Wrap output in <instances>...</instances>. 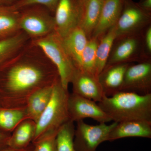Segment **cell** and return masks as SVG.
Returning <instances> with one entry per match:
<instances>
[{
	"label": "cell",
	"instance_id": "d6986e66",
	"mask_svg": "<svg viewBox=\"0 0 151 151\" xmlns=\"http://www.w3.org/2000/svg\"><path fill=\"white\" fill-rule=\"evenodd\" d=\"M28 36L22 31L0 40V65L15 56L27 40Z\"/></svg>",
	"mask_w": 151,
	"mask_h": 151
},
{
	"label": "cell",
	"instance_id": "d4e9b609",
	"mask_svg": "<svg viewBox=\"0 0 151 151\" xmlns=\"http://www.w3.org/2000/svg\"><path fill=\"white\" fill-rule=\"evenodd\" d=\"M99 40L100 39L96 38H91L88 40L82 53L81 67L79 70H84L97 76L95 63L96 52Z\"/></svg>",
	"mask_w": 151,
	"mask_h": 151
},
{
	"label": "cell",
	"instance_id": "9c48e42d",
	"mask_svg": "<svg viewBox=\"0 0 151 151\" xmlns=\"http://www.w3.org/2000/svg\"><path fill=\"white\" fill-rule=\"evenodd\" d=\"M84 6L81 0H60L54 11V32L63 38L79 27Z\"/></svg>",
	"mask_w": 151,
	"mask_h": 151
},
{
	"label": "cell",
	"instance_id": "e575fe53",
	"mask_svg": "<svg viewBox=\"0 0 151 151\" xmlns=\"http://www.w3.org/2000/svg\"></svg>",
	"mask_w": 151,
	"mask_h": 151
},
{
	"label": "cell",
	"instance_id": "4dcf8cb0",
	"mask_svg": "<svg viewBox=\"0 0 151 151\" xmlns=\"http://www.w3.org/2000/svg\"><path fill=\"white\" fill-rule=\"evenodd\" d=\"M33 144L32 143L28 147L22 150H17V149L12 148L8 147L5 148L1 150L0 151H33Z\"/></svg>",
	"mask_w": 151,
	"mask_h": 151
},
{
	"label": "cell",
	"instance_id": "ffe728a7",
	"mask_svg": "<svg viewBox=\"0 0 151 151\" xmlns=\"http://www.w3.org/2000/svg\"><path fill=\"white\" fill-rule=\"evenodd\" d=\"M104 0H88L84 6V13L80 27L86 34L88 40L97 26L100 19Z\"/></svg>",
	"mask_w": 151,
	"mask_h": 151
},
{
	"label": "cell",
	"instance_id": "5b68a950",
	"mask_svg": "<svg viewBox=\"0 0 151 151\" xmlns=\"http://www.w3.org/2000/svg\"><path fill=\"white\" fill-rule=\"evenodd\" d=\"M145 29L141 32L116 38L106 65L151 60L145 52Z\"/></svg>",
	"mask_w": 151,
	"mask_h": 151
},
{
	"label": "cell",
	"instance_id": "e0dca14e",
	"mask_svg": "<svg viewBox=\"0 0 151 151\" xmlns=\"http://www.w3.org/2000/svg\"><path fill=\"white\" fill-rule=\"evenodd\" d=\"M35 122L27 119L18 125L11 133L8 146L12 148L22 150L32 143L35 130Z\"/></svg>",
	"mask_w": 151,
	"mask_h": 151
},
{
	"label": "cell",
	"instance_id": "6da1fadb",
	"mask_svg": "<svg viewBox=\"0 0 151 151\" xmlns=\"http://www.w3.org/2000/svg\"><path fill=\"white\" fill-rule=\"evenodd\" d=\"M14 57L0 65V103L2 108H24L34 92L53 85L59 74L47 58Z\"/></svg>",
	"mask_w": 151,
	"mask_h": 151
},
{
	"label": "cell",
	"instance_id": "52a82bcc",
	"mask_svg": "<svg viewBox=\"0 0 151 151\" xmlns=\"http://www.w3.org/2000/svg\"><path fill=\"white\" fill-rule=\"evenodd\" d=\"M151 13L133 0H124L121 15L114 26L116 38L141 32L150 25Z\"/></svg>",
	"mask_w": 151,
	"mask_h": 151
},
{
	"label": "cell",
	"instance_id": "9a60e30c",
	"mask_svg": "<svg viewBox=\"0 0 151 151\" xmlns=\"http://www.w3.org/2000/svg\"><path fill=\"white\" fill-rule=\"evenodd\" d=\"M123 3L124 0H104L99 21L91 38L100 39L115 26L121 15Z\"/></svg>",
	"mask_w": 151,
	"mask_h": 151
},
{
	"label": "cell",
	"instance_id": "8fae6325",
	"mask_svg": "<svg viewBox=\"0 0 151 151\" xmlns=\"http://www.w3.org/2000/svg\"><path fill=\"white\" fill-rule=\"evenodd\" d=\"M122 91L140 95L151 94V61L144 60L137 64L131 63L124 76Z\"/></svg>",
	"mask_w": 151,
	"mask_h": 151
},
{
	"label": "cell",
	"instance_id": "d590c367",
	"mask_svg": "<svg viewBox=\"0 0 151 151\" xmlns=\"http://www.w3.org/2000/svg\"><path fill=\"white\" fill-rule=\"evenodd\" d=\"M140 1H142V0H140Z\"/></svg>",
	"mask_w": 151,
	"mask_h": 151
},
{
	"label": "cell",
	"instance_id": "83f0119b",
	"mask_svg": "<svg viewBox=\"0 0 151 151\" xmlns=\"http://www.w3.org/2000/svg\"><path fill=\"white\" fill-rule=\"evenodd\" d=\"M144 43L145 52L147 56L150 57L151 53V26L146 28L144 33Z\"/></svg>",
	"mask_w": 151,
	"mask_h": 151
},
{
	"label": "cell",
	"instance_id": "3957f363",
	"mask_svg": "<svg viewBox=\"0 0 151 151\" xmlns=\"http://www.w3.org/2000/svg\"><path fill=\"white\" fill-rule=\"evenodd\" d=\"M68 89L62 86L60 79L54 83L47 106L36 122L32 143L45 135L57 134L60 129L70 121L68 111Z\"/></svg>",
	"mask_w": 151,
	"mask_h": 151
},
{
	"label": "cell",
	"instance_id": "30bf717a",
	"mask_svg": "<svg viewBox=\"0 0 151 151\" xmlns=\"http://www.w3.org/2000/svg\"><path fill=\"white\" fill-rule=\"evenodd\" d=\"M68 111L70 121L73 122L87 118L99 123L112 121L97 102L73 93L68 96Z\"/></svg>",
	"mask_w": 151,
	"mask_h": 151
},
{
	"label": "cell",
	"instance_id": "44dd1931",
	"mask_svg": "<svg viewBox=\"0 0 151 151\" xmlns=\"http://www.w3.org/2000/svg\"><path fill=\"white\" fill-rule=\"evenodd\" d=\"M19 10L11 6H0V37H8L20 31Z\"/></svg>",
	"mask_w": 151,
	"mask_h": 151
},
{
	"label": "cell",
	"instance_id": "4316f807",
	"mask_svg": "<svg viewBox=\"0 0 151 151\" xmlns=\"http://www.w3.org/2000/svg\"><path fill=\"white\" fill-rule=\"evenodd\" d=\"M57 134L45 135L32 143L34 146L33 151H57Z\"/></svg>",
	"mask_w": 151,
	"mask_h": 151
},
{
	"label": "cell",
	"instance_id": "7a4b0ae2",
	"mask_svg": "<svg viewBox=\"0 0 151 151\" xmlns=\"http://www.w3.org/2000/svg\"><path fill=\"white\" fill-rule=\"evenodd\" d=\"M98 104L113 122L142 120L151 122V94L140 95L121 92L104 96Z\"/></svg>",
	"mask_w": 151,
	"mask_h": 151
},
{
	"label": "cell",
	"instance_id": "f546056e",
	"mask_svg": "<svg viewBox=\"0 0 151 151\" xmlns=\"http://www.w3.org/2000/svg\"><path fill=\"white\" fill-rule=\"evenodd\" d=\"M138 3L143 9L151 13V0H142Z\"/></svg>",
	"mask_w": 151,
	"mask_h": 151
},
{
	"label": "cell",
	"instance_id": "277c9868",
	"mask_svg": "<svg viewBox=\"0 0 151 151\" xmlns=\"http://www.w3.org/2000/svg\"><path fill=\"white\" fill-rule=\"evenodd\" d=\"M33 44L56 67L62 86L68 89L76 68L63 46L62 39L53 32L35 40Z\"/></svg>",
	"mask_w": 151,
	"mask_h": 151
},
{
	"label": "cell",
	"instance_id": "1f68e13d",
	"mask_svg": "<svg viewBox=\"0 0 151 151\" xmlns=\"http://www.w3.org/2000/svg\"><path fill=\"white\" fill-rule=\"evenodd\" d=\"M20 0H0V6H12Z\"/></svg>",
	"mask_w": 151,
	"mask_h": 151
},
{
	"label": "cell",
	"instance_id": "f1b7e54d",
	"mask_svg": "<svg viewBox=\"0 0 151 151\" xmlns=\"http://www.w3.org/2000/svg\"><path fill=\"white\" fill-rule=\"evenodd\" d=\"M10 135L0 132V150L8 147V142Z\"/></svg>",
	"mask_w": 151,
	"mask_h": 151
},
{
	"label": "cell",
	"instance_id": "603a6c76",
	"mask_svg": "<svg viewBox=\"0 0 151 151\" xmlns=\"http://www.w3.org/2000/svg\"><path fill=\"white\" fill-rule=\"evenodd\" d=\"M27 119L25 108H0V132L11 134L21 122Z\"/></svg>",
	"mask_w": 151,
	"mask_h": 151
},
{
	"label": "cell",
	"instance_id": "ac0fdd59",
	"mask_svg": "<svg viewBox=\"0 0 151 151\" xmlns=\"http://www.w3.org/2000/svg\"><path fill=\"white\" fill-rule=\"evenodd\" d=\"M53 84L39 89L30 97L25 108L27 119L37 122L49 102Z\"/></svg>",
	"mask_w": 151,
	"mask_h": 151
},
{
	"label": "cell",
	"instance_id": "484cf974",
	"mask_svg": "<svg viewBox=\"0 0 151 151\" xmlns=\"http://www.w3.org/2000/svg\"><path fill=\"white\" fill-rule=\"evenodd\" d=\"M60 1V0H20L11 6L14 9L19 10L28 6H41L46 8L51 13H54Z\"/></svg>",
	"mask_w": 151,
	"mask_h": 151
},
{
	"label": "cell",
	"instance_id": "8992f818",
	"mask_svg": "<svg viewBox=\"0 0 151 151\" xmlns=\"http://www.w3.org/2000/svg\"><path fill=\"white\" fill-rule=\"evenodd\" d=\"M21 30L35 40L54 32L53 16L50 11L42 6H28L19 10Z\"/></svg>",
	"mask_w": 151,
	"mask_h": 151
},
{
	"label": "cell",
	"instance_id": "7402d4cb",
	"mask_svg": "<svg viewBox=\"0 0 151 151\" xmlns=\"http://www.w3.org/2000/svg\"><path fill=\"white\" fill-rule=\"evenodd\" d=\"M116 35L114 26L100 38L96 52L95 69L98 76L103 71L107 61Z\"/></svg>",
	"mask_w": 151,
	"mask_h": 151
},
{
	"label": "cell",
	"instance_id": "d6a6232c",
	"mask_svg": "<svg viewBox=\"0 0 151 151\" xmlns=\"http://www.w3.org/2000/svg\"><path fill=\"white\" fill-rule=\"evenodd\" d=\"M81 2H82L83 4L84 5V6H85V4L86 3V2L88 0H81Z\"/></svg>",
	"mask_w": 151,
	"mask_h": 151
},
{
	"label": "cell",
	"instance_id": "7c38bea8",
	"mask_svg": "<svg viewBox=\"0 0 151 151\" xmlns=\"http://www.w3.org/2000/svg\"><path fill=\"white\" fill-rule=\"evenodd\" d=\"M72 93L96 102H100L105 96L98 76L76 68L71 82Z\"/></svg>",
	"mask_w": 151,
	"mask_h": 151
},
{
	"label": "cell",
	"instance_id": "5bb4252c",
	"mask_svg": "<svg viewBox=\"0 0 151 151\" xmlns=\"http://www.w3.org/2000/svg\"><path fill=\"white\" fill-rule=\"evenodd\" d=\"M131 137L151 139V122L129 120L117 123L109 133L107 141Z\"/></svg>",
	"mask_w": 151,
	"mask_h": 151
},
{
	"label": "cell",
	"instance_id": "836d02e7",
	"mask_svg": "<svg viewBox=\"0 0 151 151\" xmlns=\"http://www.w3.org/2000/svg\"><path fill=\"white\" fill-rule=\"evenodd\" d=\"M1 107H1V103H0V108H1Z\"/></svg>",
	"mask_w": 151,
	"mask_h": 151
},
{
	"label": "cell",
	"instance_id": "4fadbf2b",
	"mask_svg": "<svg viewBox=\"0 0 151 151\" xmlns=\"http://www.w3.org/2000/svg\"><path fill=\"white\" fill-rule=\"evenodd\" d=\"M132 63L106 65L98 76L104 95L111 97L122 91L127 68Z\"/></svg>",
	"mask_w": 151,
	"mask_h": 151
},
{
	"label": "cell",
	"instance_id": "cb8c5ba5",
	"mask_svg": "<svg viewBox=\"0 0 151 151\" xmlns=\"http://www.w3.org/2000/svg\"><path fill=\"white\" fill-rule=\"evenodd\" d=\"M75 126L71 121L64 124L56 135L57 151H76L73 144Z\"/></svg>",
	"mask_w": 151,
	"mask_h": 151
},
{
	"label": "cell",
	"instance_id": "ba28073f",
	"mask_svg": "<svg viewBox=\"0 0 151 151\" xmlns=\"http://www.w3.org/2000/svg\"><path fill=\"white\" fill-rule=\"evenodd\" d=\"M76 123L73 139L76 151H96L101 143L107 141L109 133L117 123L113 122L110 125L99 123L91 125L83 120Z\"/></svg>",
	"mask_w": 151,
	"mask_h": 151
},
{
	"label": "cell",
	"instance_id": "2e32d148",
	"mask_svg": "<svg viewBox=\"0 0 151 151\" xmlns=\"http://www.w3.org/2000/svg\"><path fill=\"white\" fill-rule=\"evenodd\" d=\"M61 39L63 46L76 68L80 69L82 53L88 41L86 34L78 27Z\"/></svg>",
	"mask_w": 151,
	"mask_h": 151
}]
</instances>
